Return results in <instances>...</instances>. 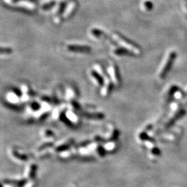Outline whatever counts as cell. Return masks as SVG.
Segmentation results:
<instances>
[{"instance_id": "6da1fadb", "label": "cell", "mask_w": 187, "mask_h": 187, "mask_svg": "<svg viewBox=\"0 0 187 187\" xmlns=\"http://www.w3.org/2000/svg\"><path fill=\"white\" fill-rule=\"evenodd\" d=\"M114 38L118 41V42L123 45L125 48L129 49V50L132 51V52L139 53L141 52V49L138 45L135 44V42H133L132 41L129 40L128 38H127L126 37H125L123 35L119 33L118 32H114Z\"/></svg>"}, {"instance_id": "7a4b0ae2", "label": "cell", "mask_w": 187, "mask_h": 187, "mask_svg": "<svg viewBox=\"0 0 187 187\" xmlns=\"http://www.w3.org/2000/svg\"><path fill=\"white\" fill-rule=\"evenodd\" d=\"M177 54L175 51H172V52L170 53L169 55H168V57L167 59V61H166V64L164 65V66L162 69V70L161 71V73H160L159 77L160 79H164V78L166 76V75L168 74V73L169 72L170 69H171V67L173 65V63L175 61V60L176 58Z\"/></svg>"}, {"instance_id": "3957f363", "label": "cell", "mask_w": 187, "mask_h": 187, "mask_svg": "<svg viewBox=\"0 0 187 187\" xmlns=\"http://www.w3.org/2000/svg\"><path fill=\"white\" fill-rule=\"evenodd\" d=\"M67 49L69 51L78 53H88L91 52V48L87 46H81V45H69Z\"/></svg>"}, {"instance_id": "277c9868", "label": "cell", "mask_w": 187, "mask_h": 187, "mask_svg": "<svg viewBox=\"0 0 187 187\" xmlns=\"http://www.w3.org/2000/svg\"><path fill=\"white\" fill-rule=\"evenodd\" d=\"M76 9L77 2L76 1H71L67 6V7H66V9H65V11L64 13H63V17L65 18V19H67V18L71 17Z\"/></svg>"}, {"instance_id": "5b68a950", "label": "cell", "mask_w": 187, "mask_h": 187, "mask_svg": "<svg viewBox=\"0 0 187 187\" xmlns=\"http://www.w3.org/2000/svg\"><path fill=\"white\" fill-rule=\"evenodd\" d=\"M66 4L64 2H62L59 5L57 6V7L55 8V22L58 23L61 21V15L63 13H64V12L65 11V9H66Z\"/></svg>"}, {"instance_id": "8992f818", "label": "cell", "mask_w": 187, "mask_h": 187, "mask_svg": "<svg viewBox=\"0 0 187 187\" xmlns=\"http://www.w3.org/2000/svg\"><path fill=\"white\" fill-rule=\"evenodd\" d=\"M91 33L92 36L96 37V38H102V39H104V40H108L110 41L111 43H112V44H114L115 45V42H114V41L111 40V39L109 38V37L107 36L104 32H103L101 30L98 29V28H93V29H92L91 31Z\"/></svg>"}, {"instance_id": "52a82bcc", "label": "cell", "mask_w": 187, "mask_h": 187, "mask_svg": "<svg viewBox=\"0 0 187 187\" xmlns=\"http://www.w3.org/2000/svg\"><path fill=\"white\" fill-rule=\"evenodd\" d=\"M185 113H186V111H185L184 110H180L178 114H176L175 115L174 117H172V118L170 119L169 121H168L167 125H166V127H167V128H169V127L172 126L177 120H178V119H180L181 117H182L183 116H184V115L185 114Z\"/></svg>"}, {"instance_id": "ba28073f", "label": "cell", "mask_w": 187, "mask_h": 187, "mask_svg": "<svg viewBox=\"0 0 187 187\" xmlns=\"http://www.w3.org/2000/svg\"><path fill=\"white\" fill-rule=\"evenodd\" d=\"M114 53L118 55H132L133 54H134V52H132V51L129 50V49L123 47V48L116 49V50L114 51Z\"/></svg>"}, {"instance_id": "9c48e42d", "label": "cell", "mask_w": 187, "mask_h": 187, "mask_svg": "<svg viewBox=\"0 0 187 187\" xmlns=\"http://www.w3.org/2000/svg\"><path fill=\"white\" fill-rule=\"evenodd\" d=\"M110 72H111V75H112V76L113 77V79H114V81L116 82L119 81L120 79H119V71L116 65H113V66L111 67Z\"/></svg>"}, {"instance_id": "30bf717a", "label": "cell", "mask_w": 187, "mask_h": 187, "mask_svg": "<svg viewBox=\"0 0 187 187\" xmlns=\"http://www.w3.org/2000/svg\"><path fill=\"white\" fill-rule=\"evenodd\" d=\"M91 74L92 77L96 80L98 84H99L100 85H103L104 84V80L103 79V77L100 75V73H98L97 71H92Z\"/></svg>"}, {"instance_id": "8fae6325", "label": "cell", "mask_w": 187, "mask_h": 187, "mask_svg": "<svg viewBox=\"0 0 187 187\" xmlns=\"http://www.w3.org/2000/svg\"><path fill=\"white\" fill-rule=\"evenodd\" d=\"M18 5H19L20 7H26V8H27V9H33L35 8L34 4H33L31 2H29V1H20V2L18 3Z\"/></svg>"}, {"instance_id": "7c38bea8", "label": "cell", "mask_w": 187, "mask_h": 187, "mask_svg": "<svg viewBox=\"0 0 187 187\" xmlns=\"http://www.w3.org/2000/svg\"><path fill=\"white\" fill-rule=\"evenodd\" d=\"M55 4H56V1H53V0H52V1H48V2L45 3L44 4L42 5V9L43 10H49V9H51V8L54 7Z\"/></svg>"}, {"instance_id": "4fadbf2b", "label": "cell", "mask_w": 187, "mask_h": 187, "mask_svg": "<svg viewBox=\"0 0 187 187\" xmlns=\"http://www.w3.org/2000/svg\"><path fill=\"white\" fill-rule=\"evenodd\" d=\"M143 7L147 11H151L153 8V4L151 1H146L143 3Z\"/></svg>"}, {"instance_id": "5bb4252c", "label": "cell", "mask_w": 187, "mask_h": 187, "mask_svg": "<svg viewBox=\"0 0 187 187\" xmlns=\"http://www.w3.org/2000/svg\"><path fill=\"white\" fill-rule=\"evenodd\" d=\"M12 49L9 48V47H2L1 49V54H9V53H12Z\"/></svg>"}, {"instance_id": "9a60e30c", "label": "cell", "mask_w": 187, "mask_h": 187, "mask_svg": "<svg viewBox=\"0 0 187 187\" xmlns=\"http://www.w3.org/2000/svg\"><path fill=\"white\" fill-rule=\"evenodd\" d=\"M153 153L155 154V155H159V154H160V151H159V149L156 148H154L153 150Z\"/></svg>"}, {"instance_id": "2e32d148", "label": "cell", "mask_w": 187, "mask_h": 187, "mask_svg": "<svg viewBox=\"0 0 187 187\" xmlns=\"http://www.w3.org/2000/svg\"><path fill=\"white\" fill-rule=\"evenodd\" d=\"M186 7H187V2H186Z\"/></svg>"}]
</instances>
